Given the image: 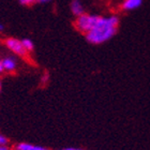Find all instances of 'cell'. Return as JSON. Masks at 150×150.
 I'll return each mask as SVG.
<instances>
[{"label":"cell","mask_w":150,"mask_h":150,"mask_svg":"<svg viewBox=\"0 0 150 150\" xmlns=\"http://www.w3.org/2000/svg\"><path fill=\"white\" fill-rule=\"evenodd\" d=\"M59 150H84V149H81V148H73V147H70V148H63V149H59Z\"/></svg>","instance_id":"cell-12"},{"label":"cell","mask_w":150,"mask_h":150,"mask_svg":"<svg viewBox=\"0 0 150 150\" xmlns=\"http://www.w3.org/2000/svg\"><path fill=\"white\" fill-rule=\"evenodd\" d=\"M3 71H4V69H3V66H2V61L0 60V73H2Z\"/></svg>","instance_id":"cell-14"},{"label":"cell","mask_w":150,"mask_h":150,"mask_svg":"<svg viewBox=\"0 0 150 150\" xmlns=\"http://www.w3.org/2000/svg\"><path fill=\"white\" fill-rule=\"evenodd\" d=\"M71 12L74 16L78 17V16H81L84 14V6L81 4V2L79 0H72V2H71Z\"/></svg>","instance_id":"cell-6"},{"label":"cell","mask_w":150,"mask_h":150,"mask_svg":"<svg viewBox=\"0 0 150 150\" xmlns=\"http://www.w3.org/2000/svg\"><path fill=\"white\" fill-rule=\"evenodd\" d=\"M15 150H50L43 146L30 144V143H19L15 146Z\"/></svg>","instance_id":"cell-7"},{"label":"cell","mask_w":150,"mask_h":150,"mask_svg":"<svg viewBox=\"0 0 150 150\" xmlns=\"http://www.w3.org/2000/svg\"><path fill=\"white\" fill-rule=\"evenodd\" d=\"M143 0H123L121 4V9L123 11H133L138 9L142 6Z\"/></svg>","instance_id":"cell-5"},{"label":"cell","mask_w":150,"mask_h":150,"mask_svg":"<svg viewBox=\"0 0 150 150\" xmlns=\"http://www.w3.org/2000/svg\"><path fill=\"white\" fill-rule=\"evenodd\" d=\"M18 1L24 6H31L32 3L35 2V0H18Z\"/></svg>","instance_id":"cell-9"},{"label":"cell","mask_w":150,"mask_h":150,"mask_svg":"<svg viewBox=\"0 0 150 150\" xmlns=\"http://www.w3.org/2000/svg\"><path fill=\"white\" fill-rule=\"evenodd\" d=\"M119 26V17L116 15L112 16H99L97 24L91 29L90 31L86 33V39L91 44H99L105 43L108 40H110L116 32L118 30Z\"/></svg>","instance_id":"cell-1"},{"label":"cell","mask_w":150,"mask_h":150,"mask_svg":"<svg viewBox=\"0 0 150 150\" xmlns=\"http://www.w3.org/2000/svg\"><path fill=\"white\" fill-rule=\"evenodd\" d=\"M1 61H2L3 69H4V71H6V72H13V71H15L16 68H17V61H16V59L13 58V57H6V58H3Z\"/></svg>","instance_id":"cell-4"},{"label":"cell","mask_w":150,"mask_h":150,"mask_svg":"<svg viewBox=\"0 0 150 150\" xmlns=\"http://www.w3.org/2000/svg\"><path fill=\"white\" fill-rule=\"evenodd\" d=\"M99 16L100 15H93V14H86V13H84L83 15L78 16L77 18H76V21H75V27L77 28L78 31H81V33L86 35L97 24Z\"/></svg>","instance_id":"cell-2"},{"label":"cell","mask_w":150,"mask_h":150,"mask_svg":"<svg viewBox=\"0 0 150 150\" xmlns=\"http://www.w3.org/2000/svg\"><path fill=\"white\" fill-rule=\"evenodd\" d=\"M0 89H1V83H0Z\"/></svg>","instance_id":"cell-17"},{"label":"cell","mask_w":150,"mask_h":150,"mask_svg":"<svg viewBox=\"0 0 150 150\" xmlns=\"http://www.w3.org/2000/svg\"><path fill=\"white\" fill-rule=\"evenodd\" d=\"M47 81H48V76H47V75L45 74V76H44V77L42 78V81H43V83H46Z\"/></svg>","instance_id":"cell-15"},{"label":"cell","mask_w":150,"mask_h":150,"mask_svg":"<svg viewBox=\"0 0 150 150\" xmlns=\"http://www.w3.org/2000/svg\"><path fill=\"white\" fill-rule=\"evenodd\" d=\"M4 44H6V46L8 47L12 53H14L15 55H17V56L26 57L28 55V52L25 50V47L23 45L22 40H17L15 38H9V39L6 40Z\"/></svg>","instance_id":"cell-3"},{"label":"cell","mask_w":150,"mask_h":150,"mask_svg":"<svg viewBox=\"0 0 150 150\" xmlns=\"http://www.w3.org/2000/svg\"><path fill=\"white\" fill-rule=\"evenodd\" d=\"M8 143H9L8 138H6L3 134H1V133H0V145H6Z\"/></svg>","instance_id":"cell-10"},{"label":"cell","mask_w":150,"mask_h":150,"mask_svg":"<svg viewBox=\"0 0 150 150\" xmlns=\"http://www.w3.org/2000/svg\"><path fill=\"white\" fill-rule=\"evenodd\" d=\"M0 150H11L6 145H0Z\"/></svg>","instance_id":"cell-11"},{"label":"cell","mask_w":150,"mask_h":150,"mask_svg":"<svg viewBox=\"0 0 150 150\" xmlns=\"http://www.w3.org/2000/svg\"><path fill=\"white\" fill-rule=\"evenodd\" d=\"M22 43H23V45H24V47H25V50H27L28 53L29 52H32L33 48H35V44H33V42H32L30 39H23Z\"/></svg>","instance_id":"cell-8"},{"label":"cell","mask_w":150,"mask_h":150,"mask_svg":"<svg viewBox=\"0 0 150 150\" xmlns=\"http://www.w3.org/2000/svg\"><path fill=\"white\" fill-rule=\"evenodd\" d=\"M3 29H4V27H3V25L1 24V23H0V31H2Z\"/></svg>","instance_id":"cell-16"},{"label":"cell","mask_w":150,"mask_h":150,"mask_svg":"<svg viewBox=\"0 0 150 150\" xmlns=\"http://www.w3.org/2000/svg\"><path fill=\"white\" fill-rule=\"evenodd\" d=\"M50 1H52V0H35L37 3H47L50 2Z\"/></svg>","instance_id":"cell-13"}]
</instances>
